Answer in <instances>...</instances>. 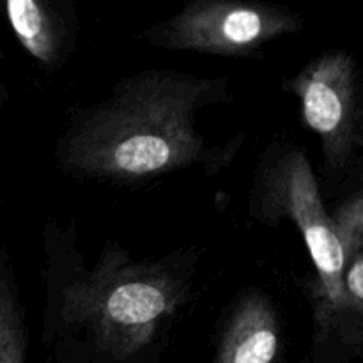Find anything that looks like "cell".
Masks as SVG:
<instances>
[{
	"label": "cell",
	"mask_w": 363,
	"mask_h": 363,
	"mask_svg": "<svg viewBox=\"0 0 363 363\" xmlns=\"http://www.w3.org/2000/svg\"><path fill=\"white\" fill-rule=\"evenodd\" d=\"M7 98H9V92H7V89L4 87V84L0 82V106L7 101Z\"/></svg>",
	"instance_id": "30bf717a"
},
{
	"label": "cell",
	"mask_w": 363,
	"mask_h": 363,
	"mask_svg": "<svg viewBox=\"0 0 363 363\" xmlns=\"http://www.w3.org/2000/svg\"><path fill=\"white\" fill-rule=\"evenodd\" d=\"M305 18L266 0H188L177 13L151 25L138 41L163 50L254 59L268 43L296 34Z\"/></svg>",
	"instance_id": "277c9868"
},
{
	"label": "cell",
	"mask_w": 363,
	"mask_h": 363,
	"mask_svg": "<svg viewBox=\"0 0 363 363\" xmlns=\"http://www.w3.org/2000/svg\"><path fill=\"white\" fill-rule=\"evenodd\" d=\"M333 225L342 248V289L351 308L363 314V195L351 194L332 213Z\"/></svg>",
	"instance_id": "ba28073f"
},
{
	"label": "cell",
	"mask_w": 363,
	"mask_h": 363,
	"mask_svg": "<svg viewBox=\"0 0 363 363\" xmlns=\"http://www.w3.org/2000/svg\"><path fill=\"white\" fill-rule=\"evenodd\" d=\"M46 326L82 335L99 353L128 360L151 346L160 330L184 303L194 254L135 261L126 248L106 241L87 268L74 238L48 227Z\"/></svg>",
	"instance_id": "7a4b0ae2"
},
{
	"label": "cell",
	"mask_w": 363,
	"mask_h": 363,
	"mask_svg": "<svg viewBox=\"0 0 363 363\" xmlns=\"http://www.w3.org/2000/svg\"><path fill=\"white\" fill-rule=\"evenodd\" d=\"M248 213L262 225L289 222L305 241L315 282V347L332 335L358 353L362 344V315L351 308L342 289V248L335 225L326 211L321 190L307 152L291 142H273L262 152L250 190Z\"/></svg>",
	"instance_id": "3957f363"
},
{
	"label": "cell",
	"mask_w": 363,
	"mask_h": 363,
	"mask_svg": "<svg viewBox=\"0 0 363 363\" xmlns=\"http://www.w3.org/2000/svg\"><path fill=\"white\" fill-rule=\"evenodd\" d=\"M280 342V315L273 301L261 291H247L227 314L215 363H275Z\"/></svg>",
	"instance_id": "52a82bcc"
},
{
	"label": "cell",
	"mask_w": 363,
	"mask_h": 363,
	"mask_svg": "<svg viewBox=\"0 0 363 363\" xmlns=\"http://www.w3.org/2000/svg\"><path fill=\"white\" fill-rule=\"evenodd\" d=\"M227 78L145 69L105 99L77 108L57 142V163L80 181L138 184L223 158L199 131L202 110L229 101Z\"/></svg>",
	"instance_id": "6da1fadb"
},
{
	"label": "cell",
	"mask_w": 363,
	"mask_h": 363,
	"mask_svg": "<svg viewBox=\"0 0 363 363\" xmlns=\"http://www.w3.org/2000/svg\"><path fill=\"white\" fill-rule=\"evenodd\" d=\"M21 48L46 69L62 67L78 46L80 16L74 0H0Z\"/></svg>",
	"instance_id": "8992f818"
},
{
	"label": "cell",
	"mask_w": 363,
	"mask_h": 363,
	"mask_svg": "<svg viewBox=\"0 0 363 363\" xmlns=\"http://www.w3.org/2000/svg\"><path fill=\"white\" fill-rule=\"evenodd\" d=\"M27 323L13 272L0 261V363H25Z\"/></svg>",
	"instance_id": "9c48e42d"
},
{
	"label": "cell",
	"mask_w": 363,
	"mask_h": 363,
	"mask_svg": "<svg viewBox=\"0 0 363 363\" xmlns=\"http://www.w3.org/2000/svg\"><path fill=\"white\" fill-rule=\"evenodd\" d=\"M284 89L296 96L303 124L318 135L326 170L333 177L350 172L363 145L360 67L353 53H319Z\"/></svg>",
	"instance_id": "5b68a950"
}]
</instances>
